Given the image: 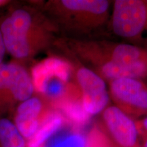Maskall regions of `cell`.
<instances>
[{"mask_svg":"<svg viewBox=\"0 0 147 147\" xmlns=\"http://www.w3.org/2000/svg\"><path fill=\"white\" fill-rule=\"evenodd\" d=\"M75 79L80 89L84 112L89 116L102 113L108 107L110 99L105 80L85 66L77 69Z\"/></svg>","mask_w":147,"mask_h":147,"instance_id":"8","label":"cell"},{"mask_svg":"<svg viewBox=\"0 0 147 147\" xmlns=\"http://www.w3.org/2000/svg\"><path fill=\"white\" fill-rule=\"evenodd\" d=\"M38 5L59 32L89 34L110 21V3L106 0H50Z\"/></svg>","mask_w":147,"mask_h":147,"instance_id":"3","label":"cell"},{"mask_svg":"<svg viewBox=\"0 0 147 147\" xmlns=\"http://www.w3.org/2000/svg\"><path fill=\"white\" fill-rule=\"evenodd\" d=\"M69 50L104 80L138 79L147 75V57L129 43L69 40Z\"/></svg>","mask_w":147,"mask_h":147,"instance_id":"2","label":"cell"},{"mask_svg":"<svg viewBox=\"0 0 147 147\" xmlns=\"http://www.w3.org/2000/svg\"><path fill=\"white\" fill-rule=\"evenodd\" d=\"M12 3V1H8V0H0V10L4 7H7L9 4Z\"/></svg>","mask_w":147,"mask_h":147,"instance_id":"15","label":"cell"},{"mask_svg":"<svg viewBox=\"0 0 147 147\" xmlns=\"http://www.w3.org/2000/svg\"><path fill=\"white\" fill-rule=\"evenodd\" d=\"M0 30L6 53L19 63L57 47L59 41V30L38 3L12 1L0 17Z\"/></svg>","mask_w":147,"mask_h":147,"instance_id":"1","label":"cell"},{"mask_svg":"<svg viewBox=\"0 0 147 147\" xmlns=\"http://www.w3.org/2000/svg\"><path fill=\"white\" fill-rule=\"evenodd\" d=\"M36 93L32 74L22 63L0 65V115L10 119L14 110Z\"/></svg>","mask_w":147,"mask_h":147,"instance_id":"4","label":"cell"},{"mask_svg":"<svg viewBox=\"0 0 147 147\" xmlns=\"http://www.w3.org/2000/svg\"><path fill=\"white\" fill-rule=\"evenodd\" d=\"M66 123V119L57 112L40 127L32 138L27 141V147H45V144Z\"/></svg>","mask_w":147,"mask_h":147,"instance_id":"10","label":"cell"},{"mask_svg":"<svg viewBox=\"0 0 147 147\" xmlns=\"http://www.w3.org/2000/svg\"><path fill=\"white\" fill-rule=\"evenodd\" d=\"M5 53H6V50H5L4 43H3L1 30H0V65L3 63V59H4Z\"/></svg>","mask_w":147,"mask_h":147,"instance_id":"13","label":"cell"},{"mask_svg":"<svg viewBox=\"0 0 147 147\" xmlns=\"http://www.w3.org/2000/svg\"><path fill=\"white\" fill-rule=\"evenodd\" d=\"M0 147H27V141L12 121L0 115Z\"/></svg>","mask_w":147,"mask_h":147,"instance_id":"11","label":"cell"},{"mask_svg":"<svg viewBox=\"0 0 147 147\" xmlns=\"http://www.w3.org/2000/svg\"><path fill=\"white\" fill-rule=\"evenodd\" d=\"M56 113L52 102L45 95L36 92L30 98L18 104L10 119L20 134L28 141Z\"/></svg>","mask_w":147,"mask_h":147,"instance_id":"6","label":"cell"},{"mask_svg":"<svg viewBox=\"0 0 147 147\" xmlns=\"http://www.w3.org/2000/svg\"><path fill=\"white\" fill-rule=\"evenodd\" d=\"M143 147H147V138L145 140L144 145H143Z\"/></svg>","mask_w":147,"mask_h":147,"instance_id":"16","label":"cell"},{"mask_svg":"<svg viewBox=\"0 0 147 147\" xmlns=\"http://www.w3.org/2000/svg\"><path fill=\"white\" fill-rule=\"evenodd\" d=\"M110 24L117 36L126 40L136 39L146 27L147 3L141 0L115 1Z\"/></svg>","mask_w":147,"mask_h":147,"instance_id":"5","label":"cell"},{"mask_svg":"<svg viewBox=\"0 0 147 147\" xmlns=\"http://www.w3.org/2000/svg\"><path fill=\"white\" fill-rule=\"evenodd\" d=\"M136 127H137L138 132L140 131V130H144V131L147 134V117L146 118L144 119L142 121H141L140 124V126L136 125Z\"/></svg>","mask_w":147,"mask_h":147,"instance_id":"14","label":"cell"},{"mask_svg":"<svg viewBox=\"0 0 147 147\" xmlns=\"http://www.w3.org/2000/svg\"><path fill=\"white\" fill-rule=\"evenodd\" d=\"M110 97L129 115L147 110V89L138 79L119 78L109 82Z\"/></svg>","mask_w":147,"mask_h":147,"instance_id":"9","label":"cell"},{"mask_svg":"<svg viewBox=\"0 0 147 147\" xmlns=\"http://www.w3.org/2000/svg\"><path fill=\"white\" fill-rule=\"evenodd\" d=\"M111 147H113V146H111Z\"/></svg>","mask_w":147,"mask_h":147,"instance_id":"17","label":"cell"},{"mask_svg":"<svg viewBox=\"0 0 147 147\" xmlns=\"http://www.w3.org/2000/svg\"><path fill=\"white\" fill-rule=\"evenodd\" d=\"M50 147H86V140L78 131H69L58 137Z\"/></svg>","mask_w":147,"mask_h":147,"instance_id":"12","label":"cell"},{"mask_svg":"<svg viewBox=\"0 0 147 147\" xmlns=\"http://www.w3.org/2000/svg\"><path fill=\"white\" fill-rule=\"evenodd\" d=\"M99 128L113 147H140L136 124L117 106H108L102 112Z\"/></svg>","mask_w":147,"mask_h":147,"instance_id":"7","label":"cell"}]
</instances>
